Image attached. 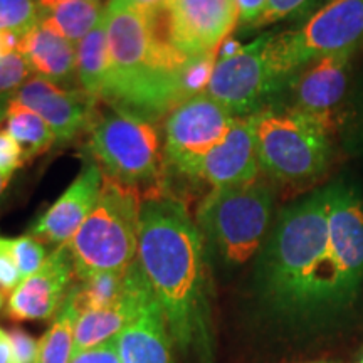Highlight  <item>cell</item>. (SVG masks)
Here are the masks:
<instances>
[{
  "label": "cell",
  "instance_id": "52a82bcc",
  "mask_svg": "<svg viewBox=\"0 0 363 363\" xmlns=\"http://www.w3.org/2000/svg\"><path fill=\"white\" fill-rule=\"evenodd\" d=\"M88 133L89 157L104 175L138 189H163V147L155 123L110 108L98 111Z\"/></svg>",
  "mask_w": 363,
  "mask_h": 363
},
{
  "label": "cell",
  "instance_id": "8992f818",
  "mask_svg": "<svg viewBox=\"0 0 363 363\" xmlns=\"http://www.w3.org/2000/svg\"><path fill=\"white\" fill-rule=\"evenodd\" d=\"M274 189L264 180L212 189L199 203L195 224L203 240L230 266H242L269 234Z\"/></svg>",
  "mask_w": 363,
  "mask_h": 363
},
{
  "label": "cell",
  "instance_id": "30bf717a",
  "mask_svg": "<svg viewBox=\"0 0 363 363\" xmlns=\"http://www.w3.org/2000/svg\"><path fill=\"white\" fill-rule=\"evenodd\" d=\"M235 116L207 93L177 104L163 121L165 174L189 179L197 162L229 133Z\"/></svg>",
  "mask_w": 363,
  "mask_h": 363
},
{
  "label": "cell",
  "instance_id": "6da1fadb",
  "mask_svg": "<svg viewBox=\"0 0 363 363\" xmlns=\"http://www.w3.org/2000/svg\"><path fill=\"white\" fill-rule=\"evenodd\" d=\"M261 305L279 320L310 323L348 311L363 293V195L335 180L286 206L254 271Z\"/></svg>",
  "mask_w": 363,
  "mask_h": 363
},
{
  "label": "cell",
  "instance_id": "2e32d148",
  "mask_svg": "<svg viewBox=\"0 0 363 363\" xmlns=\"http://www.w3.org/2000/svg\"><path fill=\"white\" fill-rule=\"evenodd\" d=\"M254 118H235L233 128L219 145L194 167L189 180L203 182L212 189L234 187L256 182L259 177Z\"/></svg>",
  "mask_w": 363,
  "mask_h": 363
},
{
  "label": "cell",
  "instance_id": "ab89813d",
  "mask_svg": "<svg viewBox=\"0 0 363 363\" xmlns=\"http://www.w3.org/2000/svg\"><path fill=\"white\" fill-rule=\"evenodd\" d=\"M358 133H360V142L363 145V99L360 104V113H358Z\"/></svg>",
  "mask_w": 363,
  "mask_h": 363
},
{
  "label": "cell",
  "instance_id": "74e56055",
  "mask_svg": "<svg viewBox=\"0 0 363 363\" xmlns=\"http://www.w3.org/2000/svg\"><path fill=\"white\" fill-rule=\"evenodd\" d=\"M244 44L239 43L238 39L233 38V35H229L224 43L220 44L219 51H217V59H227V57H233L235 54H239L242 51Z\"/></svg>",
  "mask_w": 363,
  "mask_h": 363
},
{
  "label": "cell",
  "instance_id": "7a4b0ae2",
  "mask_svg": "<svg viewBox=\"0 0 363 363\" xmlns=\"http://www.w3.org/2000/svg\"><path fill=\"white\" fill-rule=\"evenodd\" d=\"M195 219L169 190L143 194L138 256L172 342L184 352L211 358V301L207 249Z\"/></svg>",
  "mask_w": 363,
  "mask_h": 363
},
{
  "label": "cell",
  "instance_id": "484cf974",
  "mask_svg": "<svg viewBox=\"0 0 363 363\" xmlns=\"http://www.w3.org/2000/svg\"><path fill=\"white\" fill-rule=\"evenodd\" d=\"M39 19L40 9L35 0H0V33L26 35Z\"/></svg>",
  "mask_w": 363,
  "mask_h": 363
},
{
  "label": "cell",
  "instance_id": "d590c367",
  "mask_svg": "<svg viewBox=\"0 0 363 363\" xmlns=\"http://www.w3.org/2000/svg\"><path fill=\"white\" fill-rule=\"evenodd\" d=\"M22 39H24L22 34L9 33V30L0 33V57L9 56V54L13 52H21Z\"/></svg>",
  "mask_w": 363,
  "mask_h": 363
},
{
  "label": "cell",
  "instance_id": "f35d334b",
  "mask_svg": "<svg viewBox=\"0 0 363 363\" xmlns=\"http://www.w3.org/2000/svg\"><path fill=\"white\" fill-rule=\"evenodd\" d=\"M9 180H11V177H6L0 174V201H2L4 197V192H6L7 185H9Z\"/></svg>",
  "mask_w": 363,
  "mask_h": 363
},
{
  "label": "cell",
  "instance_id": "f546056e",
  "mask_svg": "<svg viewBox=\"0 0 363 363\" xmlns=\"http://www.w3.org/2000/svg\"><path fill=\"white\" fill-rule=\"evenodd\" d=\"M22 283V276L13 257L11 239L0 235V289L4 293H12Z\"/></svg>",
  "mask_w": 363,
  "mask_h": 363
},
{
  "label": "cell",
  "instance_id": "9a60e30c",
  "mask_svg": "<svg viewBox=\"0 0 363 363\" xmlns=\"http://www.w3.org/2000/svg\"><path fill=\"white\" fill-rule=\"evenodd\" d=\"M352 61L353 52L331 54L298 71L286 88L291 91L288 108L335 125V110L343 103L350 83Z\"/></svg>",
  "mask_w": 363,
  "mask_h": 363
},
{
  "label": "cell",
  "instance_id": "1f68e13d",
  "mask_svg": "<svg viewBox=\"0 0 363 363\" xmlns=\"http://www.w3.org/2000/svg\"><path fill=\"white\" fill-rule=\"evenodd\" d=\"M24 150L7 133L0 130V174L12 177L24 162Z\"/></svg>",
  "mask_w": 363,
  "mask_h": 363
},
{
  "label": "cell",
  "instance_id": "603a6c76",
  "mask_svg": "<svg viewBox=\"0 0 363 363\" xmlns=\"http://www.w3.org/2000/svg\"><path fill=\"white\" fill-rule=\"evenodd\" d=\"M126 271H104L78 279L72 284L67 296L74 305L78 315L86 311L103 310L111 306L123 296L126 288Z\"/></svg>",
  "mask_w": 363,
  "mask_h": 363
},
{
  "label": "cell",
  "instance_id": "f1b7e54d",
  "mask_svg": "<svg viewBox=\"0 0 363 363\" xmlns=\"http://www.w3.org/2000/svg\"><path fill=\"white\" fill-rule=\"evenodd\" d=\"M30 66L22 52L0 57V98L12 96L30 78Z\"/></svg>",
  "mask_w": 363,
  "mask_h": 363
},
{
  "label": "cell",
  "instance_id": "e575fe53",
  "mask_svg": "<svg viewBox=\"0 0 363 363\" xmlns=\"http://www.w3.org/2000/svg\"><path fill=\"white\" fill-rule=\"evenodd\" d=\"M163 4V0H108L104 6L106 12L115 11H125V9H133V11L140 12H153L157 11Z\"/></svg>",
  "mask_w": 363,
  "mask_h": 363
},
{
  "label": "cell",
  "instance_id": "60d3db41",
  "mask_svg": "<svg viewBox=\"0 0 363 363\" xmlns=\"http://www.w3.org/2000/svg\"><path fill=\"white\" fill-rule=\"evenodd\" d=\"M39 7H48L52 6V4H61V2H71V0H35Z\"/></svg>",
  "mask_w": 363,
  "mask_h": 363
},
{
  "label": "cell",
  "instance_id": "4fadbf2b",
  "mask_svg": "<svg viewBox=\"0 0 363 363\" xmlns=\"http://www.w3.org/2000/svg\"><path fill=\"white\" fill-rule=\"evenodd\" d=\"M76 278L69 244L59 246L44 264L11 293L6 315L13 321H44L57 315Z\"/></svg>",
  "mask_w": 363,
  "mask_h": 363
},
{
  "label": "cell",
  "instance_id": "5b68a950",
  "mask_svg": "<svg viewBox=\"0 0 363 363\" xmlns=\"http://www.w3.org/2000/svg\"><path fill=\"white\" fill-rule=\"evenodd\" d=\"M142 203L138 187L104 175L96 206L69 242L76 278L128 269L138 256Z\"/></svg>",
  "mask_w": 363,
  "mask_h": 363
},
{
  "label": "cell",
  "instance_id": "3957f363",
  "mask_svg": "<svg viewBox=\"0 0 363 363\" xmlns=\"http://www.w3.org/2000/svg\"><path fill=\"white\" fill-rule=\"evenodd\" d=\"M110 74L101 103L155 123L184 103L179 74L189 57L155 34L150 12H106Z\"/></svg>",
  "mask_w": 363,
  "mask_h": 363
},
{
  "label": "cell",
  "instance_id": "4dcf8cb0",
  "mask_svg": "<svg viewBox=\"0 0 363 363\" xmlns=\"http://www.w3.org/2000/svg\"><path fill=\"white\" fill-rule=\"evenodd\" d=\"M69 363H121L118 337L91 347L88 350L72 353Z\"/></svg>",
  "mask_w": 363,
  "mask_h": 363
},
{
  "label": "cell",
  "instance_id": "ffe728a7",
  "mask_svg": "<svg viewBox=\"0 0 363 363\" xmlns=\"http://www.w3.org/2000/svg\"><path fill=\"white\" fill-rule=\"evenodd\" d=\"M110 74V43L106 16L91 33L78 43L79 88L101 103Z\"/></svg>",
  "mask_w": 363,
  "mask_h": 363
},
{
  "label": "cell",
  "instance_id": "ac0fdd59",
  "mask_svg": "<svg viewBox=\"0 0 363 363\" xmlns=\"http://www.w3.org/2000/svg\"><path fill=\"white\" fill-rule=\"evenodd\" d=\"M21 52L39 78L66 89L79 84L78 45L40 22L24 35Z\"/></svg>",
  "mask_w": 363,
  "mask_h": 363
},
{
  "label": "cell",
  "instance_id": "8d00e7d4",
  "mask_svg": "<svg viewBox=\"0 0 363 363\" xmlns=\"http://www.w3.org/2000/svg\"><path fill=\"white\" fill-rule=\"evenodd\" d=\"M0 363H19L6 330L0 328Z\"/></svg>",
  "mask_w": 363,
  "mask_h": 363
},
{
  "label": "cell",
  "instance_id": "5bb4252c",
  "mask_svg": "<svg viewBox=\"0 0 363 363\" xmlns=\"http://www.w3.org/2000/svg\"><path fill=\"white\" fill-rule=\"evenodd\" d=\"M103 179L104 174L98 162L89 155L86 157L78 177L35 220L30 227V235L56 247L69 244L96 206Z\"/></svg>",
  "mask_w": 363,
  "mask_h": 363
},
{
  "label": "cell",
  "instance_id": "836d02e7",
  "mask_svg": "<svg viewBox=\"0 0 363 363\" xmlns=\"http://www.w3.org/2000/svg\"><path fill=\"white\" fill-rule=\"evenodd\" d=\"M267 0H238L239 24L247 29H254L257 21L266 11Z\"/></svg>",
  "mask_w": 363,
  "mask_h": 363
},
{
  "label": "cell",
  "instance_id": "7bdbcfd3",
  "mask_svg": "<svg viewBox=\"0 0 363 363\" xmlns=\"http://www.w3.org/2000/svg\"><path fill=\"white\" fill-rule=\"evenodd\" d=\"M357 363H363V353L360 355V358H358V360H357Z\"/></svg>",
  "mask_w": 363,
  "mask_h": 363
},
{
  "label": "cell",
  "instance_id": "ba28073f",
  "mask_svg": "<svg viewBox=\"0 0 363 363\" xmlns=\"http://www.w3.org/2000/svg\"><path fill=\"white\" fill-rule=\"evenodd\" d=\"M363 45V0H330L303 26L272 35V51L289 81L316 59Z\"/></svg>",
  "mask_w": 363,
  "mask_h": 363
},
{
  "label": "cell",
  "instance_id": "e0dca14e",
  "mask_svg": "<svg viewBox=\"0 0 363 363\" xmlns=\"http://www.w3.org/2000/svg\"><path fill=\"white\" fill-rule=\"evenodd\" d=\"M153 299H157L155 293L140 261L135 259L126 271L123 296L111 306L81 313L78 316L74 328V353L118 337Z\"/></svg>",
  "mask_w": 363,
  "mask_h": 363
},
{
  "label": "cell",
  "instance_id": "7402d4cb",
  "mask_svg": "<svg viewBox=\"0 0 363 363\" xmlns=\"http://www.w3.org/2000/svg\"><path fill=\"white\" fill-rule=\"evenodd\" d=\"M6 131L21 145L26 158L38 157L56 143V136L38 113L9 98Z\"/></svg>",
  "mask_w": 363,
  "mask_h": 363
},
{
  "label": "cell",
  "instance_id": "277c9868",
  "mask_svg": "<svg viewBox=\"0 0 363 363\" xmlns=\"http://www.w3.org/2000/svg\"><path fill=\"white\" fill-rule=\"evenodd\" d=\"M252 118L259 169L271 180L301 185L328 172L335 158V125L293 108H266Z\"/></svg>",
  "mask_w": 363,
  "mask_h": 363
},
{
  "label": "cell",
  "instance_id": "d6a6232c",
  "mask_svg": "<svg viewBox=\"0 0 363 363\" xmlns=\"http://www.w3.org/2000/svg\"><path fill=\"white\" fill-rule=\"evenodd\" d=\"M9 340H11L13 353L19 363H35L39 352V342L30 337L26 330L12 328L7 331Z\"/></svg>",
  "mask_w": 363,
  "mask_h": 363
},
{
  "label": "cell",
  "instance_id": "d4e9b609",
  "mask_svg": "<svg viewBox=\"0 0 363 363\" xmlns=\"http://www.w3.org/2000/svg\"><path fill=\"white\" fill-rule=\"evenodd\" d=\"M216 62L217 52L202 54V56H194L187 59V62L182 66L179 74L180 93L184 101L185 99L199 96V94L207 93Z\"/></svg>",
  "mask_w": 363,
  "mask_h": 363
},
{
  "label": "cell",
  "instance_id": "4316f807",
  "mask_svg": "<svg viewBox=\"0 0 363 363\" xmlns=\"http://www.w3.org/2000/svg\"><path fill=\"white\" fill-rule=\"evenodd\" d=\"M330 0H267L266 11L262 17L257 21V27H264L274 22L284 19H299V17H310L318 9H321Z\"/></svg>",
  "mask_w": 363,
  "mask_h": 363
},
{
  "label": "cell",
  "instance_id": "b9f144b4",
  "mask_svg": "<svg viewBox=\"0 0 363 363\" xmlns=\"http://www.w3.org/2000/svg\"><path fill=\"white\" fill-rule=\"evenodd\" d=\"M4 305V296H2V291H0V308Z\"/></svg>",
  "mask_w": 363,
  "mask_h": 363
},
{
  "label": "cell",
  "instance_id": "ee69618b",
  "mask_svg": "<svg viewBox=\"0 0 363 363\" xmlns=\"http://www.w3.org/2000/svg\"><path fill=\"white\" fill-rule=\"evenodd\" d=\"M313 363H330V362H313Z\"/></svg>",
  "mask_w": 363,
  "mask_h": 363
},
{
  "label": "cell",
  "instance_id": "9c48e42d",
  "mask_svg": "<svg viewBox=\"0 0 363 363\" xmlns=\"http://www.w3.org/2000/svg\"><path fill=\"white\" fill-rule=\"evenodd\" d=\"M272 33L246 44L233 57L217 59L207 94L235 118L266 110L267 101L288 88L272 51Z\"/></svg>",
  "mask_w": 363,
  "mask_h": 363
},
{
  "label": "cell",
  "instance_id": "83f0119b",
  "mask_svg": "<svg viewBox=\"0 0 363 363\" xmlns=\"http://www.w3.org/2000/svg\"><path fill=\"white\" fill-rule=\"evenodd\" d=\"M11 247L17 266H19L22 279L34 274L44 264L45 257H48L44 244L30 234L11 239Z\"/></svg>",
  "mask_w": 363,
  "mask_h": 363
},
{
  "label": "cell",
  "instance_id": "44dd1931",
  "mask_svg": "<svg viewBox=\"0 0 363 363\" xmlns=\"http://www.w3.org/2000/svg\"><path fill=\"white\" fill-rule=\"evenodd\" d=\"M39 9L40 24L74 44L83 40L104 16L101 0H71Z\"/></svg>",
  "mask_w": 363,
  "mask_h": 363
},
{
  "label": "cell",
  "instance_id": "7c38bea8",
  "mask_svg": "<svg viewBox=\"0 0 363 363\" xmlns=\"http://www.w3.org/2000/svg\"><path fill=\"white\" fill-rule=\"evenodd\" d=\"M11 98L38 113L52 130L56 143H67L89 131L99 111V101L86 91L61 88L39 76H30Z\"/></svg>",
  "mask_w": 363,
  "mask_h": 363
},
{
  "label": "cell",
  "instance_id": "cb8c5ba5",
  "mask_svg": "<svg viewBox=\"0 0 363 363\" xmlns=\"http://www.w3.org/2000/svg\"><path fill=\"white\" fill-rule=\"evenodd\" d=\"M78 311L66 296L61 310L54 318L51 328L39 340V352L35 363H69L74 353V328Z\"/></svg>",
  "mask_w": 363,
  "mask_h": 363
},
{
  "label": "cell",
  "instance_id": "8fae6325",
  "mask_svg": "<svg viewBox=\"0 0 363 363\" xmlns=\"http://www.w3.org/2000/svg\"><path fill=\"white\" fill-rule=\"evenodd\" d=\"M150 16L158 38L184 57L217 52L239 24L238 0H163Z\"/></svg>",
  "mask_w": 363,
  "mask_h": 363
},
{
  "label": "cell",
  "instance_id": "d6986e66",
  "mask_svg": "<svg viewBox=\"0 0 363 363\" xmlns=\"http://www.w3.org/2000/svg\"><path fill=\"white\" fill-rule=\"evenodd\" d=\"M121 363H174L172 337L157 299L118 335Z\"/></svg>",
  "mask_w": 363,
  "mask_h": 363
}]
</instances>
